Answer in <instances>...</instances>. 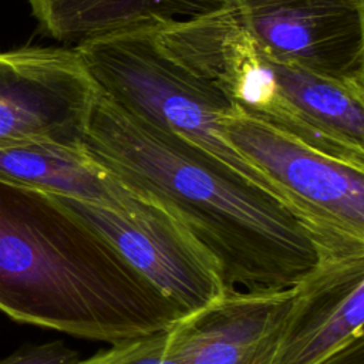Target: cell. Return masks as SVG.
<instances>
[{
  "mask_svg": "<svg viewBox=\"0 0 364 364\" xmlns=\"http://www.w3.org/2000/svg\"><path fill=\"white\" fill-rule=\"evenodd\" d=\"M0 179L122 213L134 212L145 202L97 165L82 148L57 144L37 142L0 149Z\"/></svg>",
  "mask_w": 364,
  "mask_h": 364,
  "instance_id": "11",
  "label": "cell"
},
{
  "mask_svg": "<svg viewBox=\"0 0 364 364\" xmlns=\"http://www.w3.org/2000/svg\"><path fill=\"white\" fill-rule=\"evenodd\" d=\"M81 355L63 341L27 346L0 360V364H77Z\"/></svg>",
  "mask_w": 364,
  "mask_h": 364,
  "instance_id": "15",
  "label": "cell"
},
{
  "mask_svg": "<svg viewBox=\"0 0 364 364\" xmlns=\"http://www.w3.org/2000/svg\"><path fill=\"white\" fill-rule=\"evenodd\" d=\"M263 53L282 91L306 117L334 136L364 149V88L320 77Z\"/></svg>",
  "mask_w": 364,
  "mask_h": 364,
  "instance_id": "13",
  "label": "cell"
},
{
  "mask_svg": "<svg viewBox=\"0 0 364 364\" xmlns=\"http://www.w3.org/2000/svg\"><path fill=\"white\" fill-rule=\"evenodd\" d=\"M75 48L105 97L272 195L294 216L289 195L222 136L219 114L235 107L159 44L154 23L85 40Z\"/></svg>",
  "mask_w": 364,
  "mask_h": 364,
  "instance_id": "3",
  "label": "cell"
},
{
  "mask_svg": "<svg viewBox=\"0 0 364 364\" xmlns=\"http://www.w3.org/2000/svg\"><path fill=\"white\" fill-rule=\"evenodd\" d=\"M175 324L162 331L109 344L77 364H185Z\"/></svg>",
  "mask_w": 364,
  "mask_h": 364,
  "instance_id": "14",
  "label": "cell"
},
{
  "mask_svg": "<svg viewBox=\"0 0 364 364\" xmlns=\"http://www.w3.org/2000/svg\"><path fill=\"white\" fill-rule=\"evenodd\" d=\"M154 28L173 58L243 114L324 155L364 168V149L326 131L286 97L263 50L228 6L188 20L158 21Z\"/></svg>",
  "mask_w": 364,
  "mask_h": 364,
  "instance_id": "4",
  "label": "cell"
},
{
  "mask_svg": "<svg viewBox=\"0 0 364 364\" xmlns=\"http://www.w3.org/2000/svg\"><path fill=\"white\" fill-rule=\"evenodd\" d=\"M0 311L74 337L118 341L183 311L53 195L0 179Z\"/></svg>",
  "mask_w": 364,
  "mask_h": 364,
  "instance_id": "2",
  "label": "cell"
},
{
  "mask_svg": "<svg viewBox=\"0 0 364 364\" xmlns=\"http://www.w3.org/2000/svg\"><path fill=\"white\" fill-rule=\"evenodd\" d=\"M81 148L127 189L179 222L215 259L226 290L291 289L320 260L309 232L276 198L100 90Z\"/></svg>",
  "mask_w": 364,
  "mask_h": 364,
  "instance_id": "1",
  "label": "cell"
},
{
  "mask_svg": "<svg viewBox=\"0 0 364 364\" xmlns=\"http://www.w3.org/2000/svg\"><path fill=\"white\" fill-rule=\"evenodd\" d=\"M293 287L279 291L228 290L176 324L185 364H272Z\"/></svg>",
  "mask_w": 364,
  "mask_h": 364,
  "instance_id": "10",
  "label": "cell"
},
{
  "mask_svg": "<svg viewBox=\"0 0 364 364\" xmlns=\"http://www.w3.org/2000/svg\"><path fill=\"white\" fill-rule=\"evenodd\" d=\"M272 364H364V255L320 256L293 287Z\"/></svg>",
  "mask_w": 364,
  "mask_h": 364,
  "instance_id": "9",
  "label": "cell"
},
{
  "mask_svg": "<svg viewBox=\"0 0 364 364\" xmlns=\"http://www.w3.org/2000/svg\"><path fill=\"white\" fill-rule=\"evenodd\" d=\"M53 196L98 232L185 316L228 291L215 259L156 203L145 199L139 209L122 213L92 202Z\"/></svg>",
  "mask_w": 364,
  "mask_h": 364,
  "instance_id": "7",
  "label": "cell"
},
{
  "mask_svg": "<svg viewBox=\"0 0 364 364\" xmlns=\"http://www.w3.org/2000/svg\"><path fill=\"white\" fill-rule=\"evenodd\" d=\"M222 136L291 199L320 256L364 255V168L324 155L237 108L219 114Z\"/></svg>",
  "mask_w": 364,
  "mask_h": 364,
  "instance_id": "5",
  "label": "cell"
},
{
  "mask_svg": "<svg viewBox=\"0 0 364 364\" xmlns=\"http://www.w3.org/2000/svg\"><path fill=\"white\" fill-rule=\"evenodd\" d=\"M40 28L75 46L119 30L188 20L222 6V0H27Z\"/></svg>",
  "mask_w": 364,
  "mask_h": 364,
  "instance_id": "12",
  "label": "cell"
},
{
  "mask_svg": "<svg viewBox=\"0 0 364 364\" xmlns=\"http://www.w3.org/2000/svg\"><path fill=\"white\" fill-rule=\"evenodd\" d=\"M97 91L75 47L0 51V149L37 142L81 148Z\"/></svg>",
  "mask_w": 364,
  "mask_h": 364,
  "instance_id": "6",
  "label": "cell"
},
{
  "mask_svg": "<svg viewBox=\"0 0 364 364\" xmlns=\"http://www.w3.org/2000/svg\"><path fill=\"white\" fill-rule=\"evenodd\" d=\"M276 60L364 88V0H222Z\"/></svg>",
  "mask_w": 364,
  "mask_h": 364,
  "instance_id": "8",
  "label": "cell"
}]
</instances>
